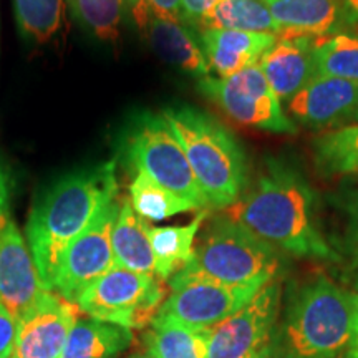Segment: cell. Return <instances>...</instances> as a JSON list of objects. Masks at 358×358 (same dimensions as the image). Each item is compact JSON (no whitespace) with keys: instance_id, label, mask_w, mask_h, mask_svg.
Instances as JSON below:
<instances>
[{"instance_id":"obj_1","label":"cell","mask_w":358,"mask_h":358,"mask_svg":"<svg viewBox=\"0 0 358 358\" xmlns=\"http://www.w3.org/2000/svg\"><path fill=\"white\" fill-rule=\"evenodd\" d=\"M317 192L299 168L268 156L256 182L227 209L243 224L280 252L307 259H335L320 231Z\"/></svg>"},{"instance_id":"obj_2","label":"cell","mask_w":358,"mask_h":358,"mask_svg":"<svg viewBox=\"0 0 358 358\" xmlns=\"http://www.w3.org/2000/svg\"><path fill=\"white\" fill-rule=\"evenodd\" d=\"M116 161L75 171L57 182L30 213L27 244L45 287L52 290L66 248L93 217L116 199Z\"/></svg>"},{"instance_id":"obj_3","label":"cell","mask_w":358,"mask_h":358,"mask_svg":"<svg viewBox=\"0 0 358 358\" xmlns=\"http://www.w3.org/2000/svg\"><path fill=\"white\" fill-rule=\"evenodd\" d=\"M163 116L185 150L208 208L234 206L249 185L248 156L234 133L194 106H168Z\"/></svg>"},{"instance_id":"obj_4","label":"cell","mask_w":358,"mask_h":358,"mask_svg":"<svg viewBox=\"0 0 358 358\" xmlns=\"http://www.w3.org/2000/svg\"><path fill=\"white\" fill-rule=\"evenodd\" d=\"M350 334L352 292L317 277L294 295L272 345L280 358H342Z\"/></svg>"},{"instance_id":"obj_5","label":"cell","mask_w":358,"mask_h":358,"mask_svg":"<svg viewBox=\"0 0 358 358\" xmlns=\"http://www.w3.org/2000/svg\"><path fill=\"white\" fill-rule=\"evenodd\" d=\"M282 267L280 250L229 216H219L208 224L189 264L174 277L264 287L277 279Z\"/></svg>"},{"instance_id":"obj_6","label":"cell","mask_w":358,"mask_h":358,"mask_svg":"<svg viewBox=\"0 0 358 358\" xmlns=\"http://www.w3.org/2000/svg\"><path fill=\"white\" fill-rule=\"evenodd\" d=\"M120 156L134 173H145L198 209L208 208L181 143L163 113L131 116L120 138Z\"/></svg>"},{"instance_id":"obj_7","label":"cell","mask_w":358,"mask_h":358,"mask_svg":"<svg viewBox=\"0 0 358 358\" xmlns=\"http://www.w3.org/2000/svg\"><path fill=\"white\" fill-rule=\"evenodd\" d=\"M164 294L163 280L156 275L115 266L80 295L77 306L95 320L145 329L158 315Z\"/></svg>"},{"instance_id":"obj_8","label":"cell","mask_w":358,"mask_h":358,"mask_svg":"<svg viewBox=\"0 0 358 358\" xmlns=\"http://www.w3.org/2000/svg\"><path fill=\"white\" fill-rule=\"evenodd\" d=\"M198 90L227 118L243 127L275 134L297 133L295 123L284 113L280 100L259 64L226 78H201Z\"/></svg>"},{"instance_id":"obj_9","label":"cell","mask_w":358,"mask_h":358,"mask_svg":"<svg viewBox=\"0 0 358 358\" xmlns=\"http://www.w3.org/2000/svg\"><path fill=\"white\" fill-rule=\"evenodd\" d=\"M169 285L171 294L164 299L155 320L173 322L196 332H208L262 289L261 285H227L196 277H173Z\"/></svg>"},{"instance_id":"obj_10","label":"cell","mask_w":358,"mask_h":358,"mask_svg":"<svg viewBox=\"0 0 358 358\" xmlns=\"http://www.w3.org/2000/svg\"><path fill=\"white\" fill-rule=\"evenodd\" d=\"M280 303L279 280L268 282L243 308L208 330L206 358H262L272 347Z\"/></svg>"},{"instance_id":"obj_11","label":"cell","mask_w":358,"mask_h":358,"mask_svg":"<svg viewBox=\"0 0 358 358\" xmlns=\"http://www.w3.org/2000/svg\"><path fill=\"white\" fill-rule=\"evenodd\" d=\"M122 204L113 199L93 217L87 229L71 241L58 266L52 290L77 303L85 290L116 266L111 232Z\"/></svg>"},{"instance_id":"obj_12","label":"cell","mask_w":358,"mask_h":358,"mask_svg":"<svg viewBox=\"0 0 358 358\" xmlns=\"http://www.w3.org/2000/svg\"><path fill=\"white\" fill-rule=\"evenodd\" d=\"M80 312L77 303L47 290L37 306L17 322L10 358H62Z\"/></svg>"},{"instance_id":"obj_13","label":"cell","mask_w":358,"mask_h":358,"mask_svg":"<svg viewBox=\"0 0 358 358\" xmlns=\"http://www.w3.org/2000/svg\"><path fill=\"white\" fill-rule=\"evenodd\" d=\"M47 290L29 244L10 221L0 231V303L19 322Z\"/></svg>"},{"instance_id":"obj_14","label":"cell","mask_w":358,"mask_h":358,"mask_svg":"<svg viewBox=\"0 0 358 358\" xmlns=\"http://www.w3.org/2000/svg\"><path fill=\"white\" fill-rule=\"evenodd\" d=\"M295 122L312 129L342 128L358 123V83L319 77L310 80L287 101Z\"/></svg>"},{"instance_id":"obj_15","label":"cell","mask_w":358,"mask_h":358,"mask_svg":"<svg viewBox=\"0 0 358 358\" xmlns=\"http://www.w3.org/2000/svg\"><path fill=\"white\" fill-rule=\"evenodd\" d=\"M280 37L324 38L352 24L343 0H264Z\"/></svg>"},{"instance_id":"obj_16","label":"cell","mask_w":358,"mask_h":358,"mask_svg":"<svg viewBox=\"0 0 358 358\" xmlns=\"http://www.w3.org/2000/svg\"><path fill=\"white\" fill-rule=\"evenodd\" d=\"M315 40L307 37H279L259 65L279 100H290L317 77L313 60Z\"/></svg>"},{"instance_id":"obj_17","label":"cell","mask_w":358,"mask_h":358,"mask_svg":"<svg viewBox=\"0 0 358 358\" xmlns=\"http://www.w3.org/2000/svg\"><path fill=\"white\" fill-rule=\"evenodd\" d=\"M199 42L209 71H214L217 78H226L257 65L268 48L274 47L277 37L271 34L204 29L199 32Z\"/></svg>"},{"instance_id":"obj_18","label":"cell","mask_w":358,"mask_h":358,"mask_svg":"<svg viewBox=\"0 0 358 358\" xmlns=\"http://www.w3.org/2000/svg\"><path fill=\"white\" fill-rule=\"evenodd\" d=\"M145 34L153 50L164 62L199 80L209 77L211 71L201 48L199 35L194 34L192 27L179 20L161 19L151 13Z\"/></svg>"},{"instance_id":"obj_19","label":"cell","mask_w":358,"mask_h":358,"mask_svg":"<svg viewBox=\"0 0 358 358\" xmlns=\"http://www.w3.org/2000/svg\"><path fill=\"white\" fill-rule=\"evenodd\" d=\"M148 227L150 222L138 216L129 199H124L111 232V248L116 266L140 274L156 275Z\"/></svg>"},{"instance_id":"obj_20","label":"cell","mask_w":358,"mask_h":358,"mask_svg":"<svg viewBox=\"0 0 358 358\" xmlns=\"http://www.w3.org/2000/svg\"><path fill=\"white\" fill-rule=\"evenodd\" d=\"M206 217L208 211L204 209L186 226L148 227L158 279L169 280L189 264L194 254V239Z\"/></svg>"},{"instance_id":"obj_21","label":"cell","mask_w":358,"mask_h":358,"mask_svg":"<svg viewBox=\"0 0 358 358\" xmlns=\"http://www.w3.org/2000/svg\"><path fill=\"white\" fill-rule=\"evenodd\" d=\"M133 330L95 319H78L62 358H116L133 343Z\"/></svg>"},{"instance_id":"obj_22","label":"cell","mask_w":358,"mask_h":358,"mask_svg":"<svg viewBox=\"0 0 358 358\" xmlns=\"http://www.w3.org/2000/svg\"><path fill=\"white\" fill-rule=\"evenodd\" d=\"M204 29L239 30L280 37V27L264 0H217L201 20L199 30Z\"/></svg>"},{"instance_id":"obj_23","label":"cell","mask_w":358,"mask_h":358,"mask_svg":"<svg viewBox=\"0 0 358 358\" xmlns=\"http://www.w3.org/2000/svg\"><path fill=\"white\" fill-rule=\"evenodd\" d=\"M312 148L322 176H358V123L320 134Z\"/></svg>"},{"instance_id":"obj_24","label":"cell","mask_w":358,"mask_h":358,"mask_svg":"<svg viewBox=\"0 0 358 358\" xmlns=\"http://www.w3.org/2000/svg\"><path fill=\"white\" fill-rule=\"evenodd\" d=\"M129 203L148 222L164 221L182 213L198 211L194 204L161 186L145 173H136L129 185Z\"/></svg>"},{"instance_id":"obj_25","label":"cell","mask_w":358,"mask_h":358,"mask_svg":"<svg viewBox=\"0 0 358 358\" xmlns=\"http://www.w3.org/2000/svg\"><path fill=\"white\" fill-rule=\"evenodd\" d=\"M208 332H196L173 322L153 320L146 334L148 352L156 358H206Z\"/></svg>"},{"instance_id":"obj_26","label":"cell","mask_w":358,"mask_h":358,"mask_svg":"<svg viewBox=\"0 0 358 358\" xmlns=\"http://www.w3.org/2000/svg\"><path fill=\"white\" fill-rule=\"evenodd\" d=\"M313 60L319 77L350 80L358 83V37L337 34L317 38Z\"/></svg>"},{"instance_id":"obj_27","label":"cell","mask_w":358,"mask_h":358,"mask_svg":"<svg viewBox=\"0 0 358 358\" xmlns=\"http://www.w3.org/2000/svg\"><path fill=\"white\" fill-rule=\"evenodd\" d=\"M13 12L22 37L45 43L60 30L64 0H13Z\"/></svg>"},{"instance_id":"obj_28","label":"cell","mask_w":358,"mask_h":358,"mask_svg":"<svg viewBox=\"0 0 358 358\" xmlns=\"http://www.w3.org/2000/svg\"><path fill=\"white\" fill-rule=\"evenodd\" d=\"M71 13L88 32L101 40H115L123 24L122 0H69Z\"/></svg>"},{"instance_id":"obj_29","label":"cell","mask_w":358,"mask_h":358,"mask_svg":"<svg viewBox=\"0 0 358 358\" xmlns=\"http://www.w3.org/2000/svg\"><path fill=\"white\" fill-rule=\"evenodd\" d=\"M17 320L0 303V358H10L15 343Z\"/></svg>"},{"instance_id":"obj_30","label":"cell","mask_w":358,"mask_h":358,"mask_svg":"<svg viewBox=\"0 0 358 358\" xmlns=\"http://www.w3.org/2000/svg\"><path fill=\"white\" fill-rule=\"evenodd\" d=\"M216 2L217 0H181L182 22L192 29H199L201 20Z\"/></svg>"},{"instance_id":"obj_31","label":"cell","mask_w":358,"mask_h":358,"mask_svg":"<svg viewBox=\"0 0 358 358\" xmlns=\"http://www.w3.org/2000/svg\"><path fill=\"white\" fill-rule=\"evenodd\" d=\"M148 6L156 17L182 22L181 0H148Z\"/></svg>"},{"instance_id":"obj_32","label":"cell","mask_w":358,"mask_h":358,"mask_svg":"<svg viewBox=\"0 0 358 358\" xmlns=\"http://www.w3.org/2000/svg\"><path fill=\"white\" fill-rule=\"evenodd\" d=\"M124 13L134 22V25L138 29L145 32L148 22H150L151 10L150 6H148V0H122Z\"/></svg>"},{"instance_id":"obj_33","label":"cell","mask_w":358,"mask_h":358,"mask_svg":"<svg viewBox=\"0 0 358 358\" xmlns=\"http://www.w3.org/2000/svg\"><path fill=\"white\" fill-rule=\"evenodd\" d=\"M10 222V181L8 174L0 164V231Z\"/></svg>"},{"instance_id":"obj_34","label":"cell","mask_w":358,"mask_h":358,"mask_svg":"<svg viewBox=\"0 0 358 358\" xmlns=\"http://www.w3.org/2000/svg\"><path fill=\"white\" fill-rule=\"evenodd\" d=\"M347 358H358V292L352 294V334Z\"/></svg>"},{"instance_id":"obj_35","label":"cell","mask_w":358,"mask_h":358,"mask_svg":"<svg viewBox=\"0 0 358 358\" xmlns=\"http://www.w3.org/2000/svg\"><path fill=\"white\" fill-rule=\"evenodd\" d=\"M348 234L352 241L358 245V192L353 194V198L348 203Z\"/></svg>"},{"instance_id":"obj_36","label":"cell","mask_w":358,"mask_h":358,"mask_svg":"<svg viewBox=\"0 0 358 358\" xmlns=\"http://www.w3.org/2000/svg\"><path fill=\"white\" fill-rule=\"evenodd\" d=\"M343 6H345L352 22H358V0H343Z\"/></svg>"},{"instance_id":"obj_37","label":"cell","mask_w":358,"mask_h":358,"mask_svg":"<svg viewBox=\"0 0 358 358\" xmlns=\"http://www.w3.org/2000/svg\"><path fill=\"white\" fill-rule=\"evenodd\" d=\"M262 358H280V355H279V353H277V352H275V348H274V345H272L271 348H268V350H267V353H266V355H264Z\"/></svg>"},{"instance_id":"obj_38","label":"cell","mask_w":358,"mask_h":358,"mask_svg":"<svg viewBox=\"0 0 358 358\" xmlns=\"http://www.w3.org/2000/svg\"><path fill=\"white\" fill-rule=\"evenodd\" d=\"M129 358H156V357H153V353L150 352H143V353H134V355H131Z\"/></svg>"}]
</instances>
